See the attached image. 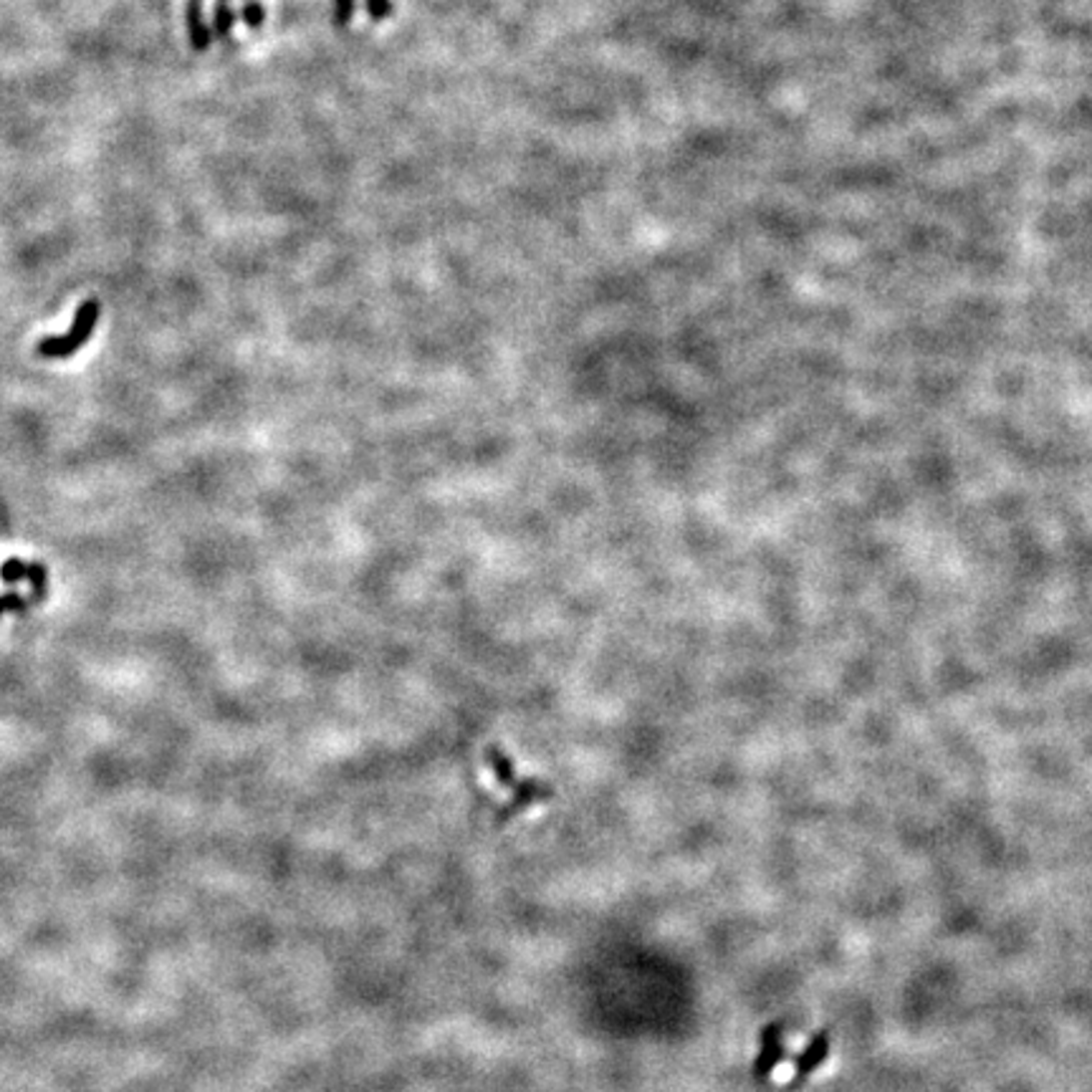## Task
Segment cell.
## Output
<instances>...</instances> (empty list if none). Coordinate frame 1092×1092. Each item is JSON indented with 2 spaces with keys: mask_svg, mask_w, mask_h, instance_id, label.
Returning a JSON list of instances; mask_svg holds the SVG:
<instances>
[{
  "mask_svg": "<svg viewBox=\"0 0 1092 1092\" xmlns=\"http://www.w3.org/2000/svg\"><path fill=\"white\" fill-rule=\"evenodd\" d=\"M99 314H102V303L97 298H87L84 303H79L76 308L74 321H71V329L61 336H46V339L38 341L36 352L38 357L46 359H66L71 354H76L89 341V336L94 334V326H97Z\"/></svg>",
  "mask_w": 1092,
  "mask_h": 1092,
  "instance_id": "cell-1",
  "label": "cell"
},
{
  "mask_svg": "<svg viewBox=\"0 0 1092 1092\" xmlns=\"http://www.w3.org/2000/svg\"><path fill=\"white\" fill-rule=\"evenodd\" d=\"M785 1060V1044H782V1024H767L762 1029V1047L754 1060V1080L769 1082L779 1062Z\"/></svg>",
  "mask_w": 1092,
  "mask_h": 1092,
  "instance_id": "cell-2",
  "label": "cell"
},
{
  "mask_svg": "<svg viewBox=\"0 0 1092 1092\" xmlns=\"http://www.w3.org/2000/svg\"><path fill=\"white\" fill-rule=\"evenodd\" d=\"M829 1044H832V1039H829L827 1029H819V1032H817L815 1037L810 1039V1044L805 1047V1052L797 1057L795 1080H792V1085L807 1080V1077H810L812 1072L817 1070V1067H819L824 1060H827V1057H829Z\"/></svg>",
  "mask_w": 1092,
  "mask_h": 1092,
  "instance_id": "cell-3",
  "label": "cell"
},
{
  "mask_svg": "<svg viewBox=\"0 0 1092 1092\" xmlns=\"http://www.w3.org/2000/svg\"><path fill=\"white\" fill-rule=\"evenodd\" d=\"M185 26H188V41L193 51H208L213 44V31L206 21L203 0H188L185 3Z\"/></svg>",
  "mask_w": 1092,
  "mask_h": 1092,
  "instance_id": "cell-4",
  "label": "cell"
},
{
  "mask_svg": "<svg viewBox=\"0 0 1092 1092\" xmlns=\"http://www.w3.org/2000/svg\"><path fill=\"white\" fill-rule=\"evenodd\" d=\"M233 26H236V13L231 11L226 0H216V11H213V33L218 38L231 36Z\"/></svg>",
  "mask_w": 1092,
  "mask_h": 1092,
  "instance_id": "cell-5",
  "label": "cell"
},
{
  "mask_svg": "<svg viewBox=\"0 0 1092 1092\" xmlns=\"http://www.w3.org/2000/svg\"><path fill=\"white\" fill-rule=\"evenodd\" d=\"M26 577L33 587V597L41 600L46 595V567L41 562L26 564Z\"/></svg>",
  "mask_w": 1092,
  "mask_h": 1092,
  "instance_id": "cell-6",
  "label": "cell"
},
{
  "mask_svg": "<svg viewBox=\"0 0 1092 1092\" xmlns=\"http://www.w3.org/2000/svg\"><path fill=\"white\" fill-rule=\"evenodd\" d=\"M241 18H244V23L249 28H261L266 21L264 3H259V0H249V3L241 8Z\"/></svg>",
  "mask_w": 1092,
  "mask_h": 1092,
  "instance_id": "cell-7",
  "label": "cell"
},
{
  "mask_svg": "<svg viewBox=\"0 0 1092 1092\" xmlns=\"http://www.w3.org/2000/svg\"><path fill=\"white\" fill-rule=\"evenodd\" d=\"M354 6H357V0H334V11H331V16H334L336 28H346L349 23H352Z\"/></svg>",
  "mask_w": 1092,
  "mask_h": 1092,
  "instance_id": "cell-8",
  "label": "cell"
},
{
  "mask_svg": "<svg viewBox=\"0 0 1092 1092\" xmlns=\"http://www.w3.org/2000/svg\"><path fill=\"white\" fill-rule=\"evenodd\" d=\"M364 8H367L372 21H384V18L392 16L395 3H392V0H364Z\"/></svg>",
  "mask_w": 1092,
  "mask_h": 1092,
  "instance_id": "cell-9",
  "label": "cell"
},
{
  "mask_svg": "<svg viewBox=\"0 0 1092 1092\" xmlns=\"http://www.w3.org/2000/svg\"><path fill=\"white\" fill-rule=\"evenodd\" d=\"M0 577H3V582L6 584L21 582V579L26 577V564H23L21 559H8V562L0 567Z\"/></svg>",
  "mask_w": 1092,
  "mask_h": 1092,
  "instance_id": "cell-10",
  "label": "cell"
},
{
  "mask_svg": "<svg viewBox=\"0 0 1092 1092\" xmlns=\"http://www.w3.org/2000/svg\"><path fill=\"white\" fill-rule=\"evenodd\" d=\"M23 607H26V600L21 595H16V592L0 597V617L6 615V612H21Z\"/></svg>",
  "mask_w": 1092,
  "mask_h": 1092,
  "instance_id": "cell-11",
  "label": "cell"
},
{
  "mask_svg": "<svg viewBox=\"0 0 1092 1092\" xmlns=\"http://www.w3.org/2000/svg\"><path fill=\"white\" fill-rule=\"evenodd\" d=\"M226 3H228V0H226Z\"/></svg>",
  "mask_w": 1092,
  "mask_h": 1092,
  "instance_id": "cell-12",
  "label": "cell"
}]
</instances>
